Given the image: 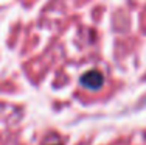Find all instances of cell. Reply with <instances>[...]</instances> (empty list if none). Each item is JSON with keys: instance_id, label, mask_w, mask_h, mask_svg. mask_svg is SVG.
Returning <instances> with one entry per match:
<instances>
[{"instance_id": "obj_1", "label": "cell", "mask_w": 146, "mask_h": 145, "mask_svg": "<svg viewBox=\"0 0 146 145\" xmlns=\"http://www.w3.org/2000/svg\"><path fill=\"white\" fill-rule=\"evenodd\" d=\"M82 80H84V83L89 86V88L96 89V88L101 86L103 77H101V74H98V72H89V74H86V77L82 78Z\"/></svg>"}]
</instances>
